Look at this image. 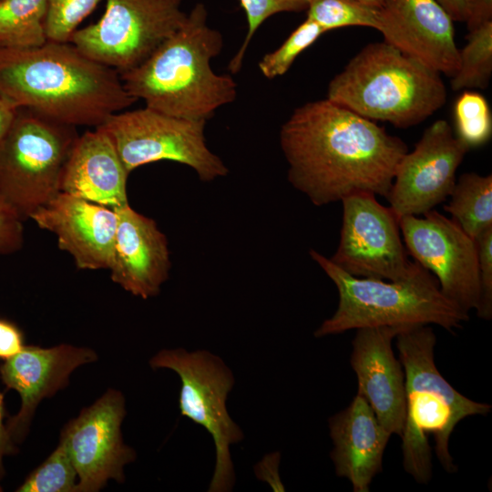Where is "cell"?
I'll list each match as a JSON object with an SVG mask.
<instances>
[{
	"label": "cell",
	"mask_w": 492,
	"mask_h": 492,
	"mask_svg": "<svg viewBox=\"0 0 492 492\" xmlns=\"http://www.w3.org/2000/svg\"><path fill=\"white\" fill-rule=\"evenodd\" d=\"M247 21L245 38L231 58L229 70L238 73L242 66L248 46L258 28L270 17L279 13L306 11L312 0H238Z\"/></svg>",
	"instance_id": "cell-29"
},
{
	"label": "cell",
	"mask_w": 492,
	"mask_h": 492,
	"mask_svg": "<svg viewBox=\"0 0 492 492\" xmlns=\"http://www.w3.org/2000/svg\"><path fill=\"white\" fill-rule=\"evenodd\" d=\"M17 108L10 100L0 94V140L11 127Z\"/></svg>",
	"instance_id": "cell-37"
},
{
	"label": "cell",
	"mask_w": 492,
	"mask_h": 492,
	"mask_svg": "<svg viewBox=\"0 0 492 492\" xmlns=\"http://www.w3.org/2000/svg\"><path fill=\"white\" fill-rule=\"evenodd\" d=\"M310 256L339 294L336 311L316 329L315 337L374 326L436 324L453 331L469 319L441 292L436 277L415 261L405 279L387 281L354 277L315 250Z\"/></svg>",
	"instance_id": "cell-6"
},
{
	"label": "cell",
	"mask_w": 492,
	"mask_h": 492,
	"mask_svg": "<svg viewBox=\"0 0 492 492\" xmlns=\"http://www.w3.org/2000/svg\"><path fill=\"white\" fill-rule=\"evenodd\" d=\"M128 174L108 136L96 128L77 138L65 167L60 190L115 210L128 203Z\"/></svg>",
	"instance_id": "cell-21"
},
{
	"label": "cell",
	"mask_w": 492,
	"mask_h": 492,
	"mask_svg": "<svg viewBox=\"0 0 492 492\" xmlns=\"http://www.w3.org/2000/svg\"><path fill=\"white\" fill-rule=\"evenodd\" d=\"M101 0H46L45 29L47 41L70 42L81 22Z\"/></svg>",
	"instance_id": "cell-30"
},
{
	"label": "cell",
	"mask_w": 492,
	"mask_h": 492,
	"mask_svg": "<svg viewBox=\"0 0 492 492\" xmlns=\"http://www.w3.org/2000/svg\"><path fill=\"white\" fill-rule=\"evenodd\" d=\"M468 150L446 120L438 119L427 127L396 168L386 197L395 216L400 220L423 215L445 201Z\"/></svg>",
	"instance_id": "cell-14"
},
{
	"label": "cell",
	"mask_w": 492,
	"mask_h": 492,
	"mask_svg": "<svg viewBox=\"0 0 492 492\" xmlns=\"http://www.w3.org/2000/svg\"><path fill=\"white\" fill-rule=\"evenodd\" d=\"M77 473L60 441L50 456L16 488L18 492H77Z\"/></svg>",
	"instance_id": "cell-27"
},
{
	"label": "cell",
	"mask_w": 492,
	"mask_h": 492,
	"mask_svg": "<svg viewBox=\"0 0 492 492\" xmlns=\"http://www.w3.org/2000/svg\"><path fill=\"white\" fill-rule=\"evenodd\" d=\"M398 359L405 377V418L401 434L403 466L417 483L432 477V452L427 436L435 440V453L447 473L457 466L449 451L456 425L472 415H486L491 405L467 398L440 374L434 350L436 334L429 325L402 328L395 336Z\"/></svg>",
	"instance_id": "cell-4"
},
{
	"label": "cell",
	"mask_w": 492,
	"mask_h": 492,
	"mask_svg": "<svg viewBox=\"0 0 492 492\" xmlns=\"http://www.w3.org/2000/svg\"><path fill=\"white\" fill-rule=\"evenodd\" d=\"M467 43L459 50V67L450 86L454 91L484 89L492 75V21L468 31Z\"/></svg>",
	"instance_id": "cell-24"
},
{
	"label": "cell",
	"mask_w": 492,
	"mask_h": 492,
	"mask_svg": "<svg viewBox=\"0 0 492 492\" xmlns=\"http://www.w3.org/2000/svg\"><path fill=\"white\" fill-rule=\"evenodd\" d=\"M378 19L385 43L439 74L456 75L454 21L436 0H383Z\"/></svg>",
	"instance_id": "cell-15"
},
{
	"label": "cell",
	"mask_w": 492,
	"mask_h": 492,
	"mask_svg": "<svg viewBox=\"0 0 492 492\" xmlns=\"http://www.w3.org/2000/svg\"><path fill=\"white\" fill-rule=\"evenodd\" d=\"M455 135L468 149L486 144L492 135V115L483 95L466 90L454 105Z\"/></svg>",
	"instance_id": "cell-26"
},
{
	"label": "cell",
	"mask_w": 492,
	"mask_h": 492,
	"mask_svg": "<svg viewBox=\"0 0 492 492\" xmlns=\"http://www.w3.org/2000/svg\"><path fill=\"white\" fill-rule=\"evenodd\" d=\"M328 425L336 476L348 479L354 492L370 491L374 477L382 471L392 435L358 394L346 408L329 418Z\"/></svg>",
	"instance_id": "cell-20"
},
{
	"label": "cell",
	"mask_w": 492,
	"mask_h": 492,
	"mask_svg": "<svg viewBox=\"0 0 492 492\" xmlns=\"http://www.w3.org/2000/svg\"><path fill=\"white\" fill-rule=\"evenodd\" d=\"M404 327L374 326L356 330L350 364L357 393L371 406L382 425L401 436L405 418V377L392 343Z\"/></svg>",
	"instance_id": "cell-16"
},
{
	"label": "cell",
	"mask_w": 492,
	"mask_h": 492,
	"mask_svg": "<svg viewBox=\"0 0 492 492\" xmlns=\"http://www.w3.org/2000/svg\"><path fill=\"white\" fill-rule=\"evenodd\" d=\"M324 33L319 25L306 18L277 49L262 56L258 64L261 73L268 79L283 76L295 59Z\"/></svg>",
	"instance_id": "cell-28"
},
{
	"label": "cell",
	"mask_w": 492,
	"mask_h": 492,
	"mask_svg": "<svg viewBox=\"0 0 492 492\" xmlns=\"http://www.w3.org/2000/svg\"><path fill=\"white\" fill-rule=\"evenodd\" d=\"M54 233L60 250L81 270H109L118 225L116 210L59 192L30 218Z\"/></svg>",
	"instance_id": "cell-18"
},
{
	"label": "cell",
	"mask_w": 492,
	"mask_h": 492,
	"mask_svg": "<svg viewBox=\"0 0 492 492\" xmlns=\"http://www.w3.org/2000/svg\"><path fill=\"white\" fill-rule=\"evenodd\" d=\"M23 220L0 199V254L17 252L24 244Z\"/></svg>",
	"instance_id": "cell-32"
},
{
	"label": "cell",
	"mask_w": 492,
	"mask_h": 492,
	"mask_svg": "<svg viewBox=\"0 0 492 492\" xmlns=\"http://www.w3.org/2000/svg\"><path fill=\"white\" fill-rule=\"evenodd\" d=\"M448 13L453 21L466 22L469 0H436Z\"/></svg>",
	"instance_id": "cell-38"
},
{
	"label": "cell",
	"mask_w": 492,
	"mask_h": 492,
	"mask_svg": "<svg viewBox=\"0 0 492 492\" xmlns=\"http://www.w3.org/2000/svg\"><path fill=\"white\" fill-rule=\"evenodd\" d=\"M94 24L78 28L70 42L119 74L142 63L187 17L182 0H106Z\"/></svg>",
	"instance_id": "cell-10"
},
{
	"label": "cell",
	"mask_w": 492,
	"mask_h": 492,
	"mask_svg": "<svg viewBox=\"0 0 492 492\" xmlns=\"http://www.w3.org/2000/svg\"><path fill=\"white\" fill-rule=\"evenodd\" d=\"M2 490H3V489H2V487H1V486H0V491H2Z\"/></svg>",
	"instance_id": "cell-40"
},
{
	"label": "cell",
	"mask_w": 492,
	"mask_h": 492,
	"mask_svg": "<svg viewBox=\"0 0 492 492\" xmlns=\"http://www.w3.org/2000/svg\"><path fill=\"white\" fill-rule=\"evenodd\" d=\"M287 178L315 206L356 192L386 199L405 143L328 98L294 109L280 130Z\"/></svg>",
	"instance_id": "cell-1"
},
{
	"label": "cell",
	"mask_w": 492,
	"mask_h": 492,
	"mask_svg": "<svg viewBox=\"0 0 492 492\" xmlns=\"http://www.w3.org/2000/svg\"><path fill=\"white\" fill-rule=\"evenodd\" d=\"M198 3L182 26L137 67L120 73L126 91L161 113L208 120L236 99L237 83L216 74L211 60L222 50L221 34L207 23Z\"/></svg>",
	"instance_id": "cell-3"
},
{
	"label": "cell",
	"mask_w": 492,
	"mask_h": 492,
	"mask_svg": "<svg viewBox=\"0 0 492 492\" xmlns=\"http://www.w3.org/2000/svg\"><path fill=\"white\" fill-rule=\"evenodd\" d=\"M357 1H360L362 3L367 4L375 7H379L383 2V0H357Z\"/></svg>",
	"instance_id": "cell-39"
},
{
	"label": "cell",
	"mask_w": 492,
	"mask_h": 492,
	"mask_svg": "<svg viewBox=\"0 0 492 492\" xmlns=\"http://www.w3.org/2000/svg\"><path fill=\"white\" fill-rule=\"evenodd\" d=\"M492 21V0H469L466 21L468 31Z\"/></svg>",
	"instance_id": "cell-34"
},
{
	"label": "cell",
	"mask_w": 492,
	"mask_h": 492,
	"mask_svg": "<svg viewBox=\"0 0 492 492\" xmlns=\"http://www.w3.org/2000/svg\"><path fill=\"white\" fill-rule=\"evenodd\" d=\"M405 247L437 280L441 292L468 313L479 303L477 241L436 210L399 220Z\"/></svg>",
	"instance_id": "cell-12"
},
{
	"label": "cell",
	"mask_w": 492,
	"mask_h": 492,
	"mask_svg": "<svg viewBox=\"0 0 492 492\" xmlns=\"http://www.w3.org/2000/svg\"><path fill=\"white\" fill-rule=\"evenodd\" d=\"M115 210L118 225L110 278L135 296H156L171 267L167 237L154 220L138 212L129 203Z\"/></svg>",
	"instance_id": "cell-19"
},
{
	"label": "cell",
	"mask_w": 492,
	"mask_h": 492,
	"mask_svg": "<svg viewBox=\"0 0 492 492\" xmlns=\"http://www.w3.org/2000/svg\"><path fill=\"white\" fill-rule=\"evenodd\" d=\"M305 12L325 33L347 26L379 27L378 7L357 0H312Z\"/></svg>",
	"instance_id": "cell-25"
},
{
	"label": "cell",
	"mask_w": 492,
	"mask_h": 492,
	"mask_svg": "<svg viewBox=\"0 0 492 492\" xmlns=\"http://www.w3.org/2000/svg\"><path fill=\"white\" fill-rule=\"evenodd\" d=\"M97 359L92 349L70 344L51 348L24 345L18 354L6 359L0 366V377L21 397L20 410L6 422L12 440L17 443L26 437L42 399L66 387L75 369Z\"/></svg>",
	"instance_id": "cell-17"
},
{
	"label": "cell",
	"mask_w": 492,
	"mask_h": 492,
	"mask_svg": "<svg viewBox=\"0 0 492 492\" xmlns=\"http://www.w3.org/2000/svg\"><path fill=\"white\" fill-rule=\"evenodd\" d=\"M125 415L123 395L108 389L64 427L60 441L77 473V492L99 491L109 479L124 481V466L136 459L122 438Z\"/></svg>",
	"instance_id": "cell-13"
},
{
	"label": "cell",
	"mask_w": 492,
	"mask_h": 492,
	"mask_svg": "<svg viewBox=\"0 0 492 492\" xmlns=\"http://www.w3.org/2000/svg\"><path fill=\"white\" fill-rule=\"evenodd\" d=\"M206 122L145 106L112 114L97 128L108 136L128 173L149 163L170 160L191 168L200 180L210 182L225 177L229 169L207 146Z\"/></svg>",
	"instance_id": "cell-9"
},
{
	"label": "cell",
	"mask_w": 492,
	"mask_h": 492,
	"mask_svg": "<svg viewBox=\"0 0 492 492\" xmlns=\"http://www.w3.org/2000/svg\"><path fill=\"white\" fill-rule=\"evenodd\" d=\"M280 460L279 453H272L269 456H266L261 462L259 463L257 475L261 479H264L265 477L270 474V477L267 482H270L271 486L276 491H283V485L280 481L278 475V464Z\"/></svg>",
	"instance_id": "cell-35"
},
{
	"label": "cell",
	"mask_w": 492,
	"mask_h": 492,
	"mask_svg": "<svg viewBox=\"0 0 492 492\" xmlns=\"http://www.w3.org/2000/svg\"><path fill=\"white\" fill-rule=\"evenodd\" d=\"M0 94L17 108L74 127L97 128L137 102L117 70L71 42L0 47Z\"/></svg>",
	"instance_id": "cell-2"
},
{
	"label": "cell",
	"mask_w": 492,
	"mask_h": 492,
	"mask_svg": "<svg viewBox=\"0 0 492 492\" xmlns=\"http://www.w3.org/2000/svg\"><path fill=\"white\" fill-rule=\"evenodd\" d=\"M23 347V334L20 330L13 323L0 319V358H11Z\"/></svg>",
	"instance_id": "cell-33"
},
{
	"label": "cell",
	"mask_w": 492,
	"mask_h": 492,
	"mask_svg": "<svg viewBox=\"0 0 492 492\" xmlns=\"http://www.w3.org/2000/svg\"><path fill=\"white\" fill-rule=\"evenodd\" d=\"M478 254L479 303L477 314L483 320L492 318V228L477 240Z\"/></svg>",
	"instance_id": "cell-31"
},
{
	"label": "cell",
	"mask_w": 492,
	"mask_h": 492,
	"mask_svg": "<svg viewBox=\"0 0 492 492\" xmlns=\"http://www.w3.org/2000/svg\"><path fill=\"white\" fill-rule=\"evenodd\" d=\"M326 98L374 122L407 128L442 108L446 89L441 74L383 41L363 47L333 77Z\"/></svg>",
	"instance_id": "cell-5"
},
{
	"label": "cell",
	"mask_w": 492,
	"mask_h": 492,
	"mask_svg": "<svg viewBox=\"0 0 492 492\" xmlns=\"http://www.w3.org/2000/svg\"><path fill=\"white\" fill-rule=\"evenodd\" d=\"M77 127L18 108L0 140V199L23 220L59 192Z\"/></svg>",
	"instance_id": "cell-7"
},
{
	"label": "cell",
	"mask_w": 492,
	"mask_h": 492,
	"mask_svg": "<svg viewBox=\"0 0 492 492\" xmlns=\"http://www.w3.org/2000/svg\"><path fill=\"white\" fill-rule=\"evenodd\" d=\"M4 396L0 392V479L5 476L4 457L15 452V442L10 436L6 424L4 423Z\"/></svg>",
	"instance_id": "cell-36"
},
{
	"label": "cell",
	"mask_w": 492,
	"mask_h": 492,
	"mask_svg": "<svg viewBox=\"0 0 492 492\" xmlns=\"http://www.w3.org/2000/svg\"><path fill=\"white\" fill-rule=\"evenodd\" d=\"M444 206L458 226L475 241L492 228V175L462 174Z\"/></svg>",
	"instance_id": "cell-22"
},
{
	"label": "cell",
	"mask_w": 492,
	"mask_h": 492,
	"mask_svg": "<svg viewBox=\"0 0 492 492\" xmlns=\"http://www.w3.org/2000/svg\"><path fill=\"white\" fill-rule=\"evenodd\" d=\"M46 0H0V47L28 48L45 44Z\"/></svg>",
	"instance_id": "cell-23"
},
{
	"label": "cell",
	"mask_w": 492,
	"mask_h": 492,
	"mask_svg": "<svg viewBox=\"0 0 492 492\" xmlns=\"http://www.w3.org/2000/svg\"><path fill=\"white\" fill-rule=\"evenodd\" d=\"M340 241L329 258L345 272L359 278L405 279L411 262L401 239L399 219L390 207L369 192H356L341 200Z\"/></svg>",
	"instance_id": "cell-11"
},
{
	"label": "cell",
	"mask_w": 492,
	"mask_h": 492,
	"mask_svg": "<svg viewBox=\"0 0 492 492\" xmlns=\"http://www.w3.org/2000/svg\"><path fill=\"white\" fill-rule=\"evenodd\" d=\"M149 365L170 369L179 376L180 414L204 427L214 441L216 463L209 491H231L235 474L230 446L243 438L226 406L234 384L231 371L219 356L206 350L188 352L182 348L158 352Z\"/></svg>",
	"instance_id": "cell-8"
}]
</instances>
